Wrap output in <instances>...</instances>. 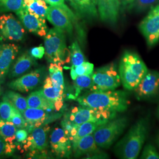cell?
<instances>
[{"instance_id":"1","label":"cell","mask_w":159,"mask_h":159,"mask_svg":"<svg viewBox=\"0 0 159 159\" xmlns=\"http://www.w3.org/2000/svg\"><path fill=\"white\" fill-rule=\"evenodd\" d=\"M77 101L81 106L116 114L125 111L130 105L127 93L125 91H115V90L90 91L78 97Z\"/></svg>"},{"instance_id":"2","label":"cell","mask_w":159,"mask_h":159,"mask_svg":"<svg viewBox=\"0 0 159 159\" xmlns=\"http://www.w3.org/2000/svg\"><path fill=\"white\" fill-rule=\"evenodd\" d=\"M148 119L139 120L116 146V152L120 158L135 159L141 152L148 136Z\"/></svg>"},{"instance_id":"3","label":"cell","mask_w":159,"mask_h":159,"mask_svg":"<svg viewBox=\"0 0 159 159\" xmlns=\"http://www.w3.org/2000/svg\"><path fill=\"white\" fill-rule=\"evenodd\" d=\"M118 68L121 84L127 90H134L148 70L140 56L130 51L123 53Z\"/></svg>"},{"instance_id":"4","label":"cell","mask_w":159,"mask_h":159,"mask_svg":"<svg viewBox=\"0 0 159 159\" xmlns=\"http://www.w3.org/2000/svg\"><path fill=\"white\" fill-rule=\"evenodd\" d=\"M44 46L46 59L50 63L63 64L66 61V54L70 51L64 31L56 27L50 30L44 37Z\"/></svg>"},{"instance_id":"5","label":"cell","mask_w":159,"mask_h":159,"mask_svg":"<svg viewBox=\"0 0 159 159\" xmlns=\"http://www.w3.org/2000/svg\"><path fill=\"white\" fill-rule=\"evenodd\" d=\"M126 117H119L108 120L99 125L93 133V136L98 148H108L123 133L127 125Z\"/></svg>"},{"instance_id":"6","label":"cell","mask_w":159,"mask_h":159,"mask_svg":"<svg viewBox=\"0 0 159 159\" xmlns=\"http://www.w3.org/2000/svg\"><path fill=\"white\" fill-rule=\"evenodd\" d=\"M91 76L93 85L90 91L114 90L121 84L119 68L114 63L97 68Z\"/></svg>"},{"instance_id":"7","label":"cell","mask_w":159,"mask_h":159,"mask_svg":"<svg viewBox=\"0 0 159 159\" xmlns=\"http://www.w3.org/2000/svg\"><path fill=\"white\" fill-rule=\"evenodd\" d=\"M116 116V113L108 111H103L94 108L80 106L75 107L67 114L66 119L68 120L73 125H80L89 121H102L106 123L113 119Z\"/></svg>"},{"instance_id":"8","label":"cell","mask_w":159,"mask_h":159,"mask_svg":"<svg viewBox=\"0 0 159 159\" xmlns=\"http://www.w3.org/2000/svg\"><path fill=\"white\" fill-rule=\"evenodd\" d=\"M46 18L54 27L63 31L65 33H73L72 22L75 21V16L66 4L61 7L49 6Z\"/></svg>"},{"instance_id":"9","label":"cell","mask_w":159,"mask_h":159,"mask_svg":"<svg viewBox=\"0 0 159 159\" xmlns=\"http://www.w3.org/2000/svg\"><path fill=\"white\" fill-rule=\"evenodd\" d=\"M139 29L148 46H155L159 41V4L151 8L139 25Z\"/></svg>"},{"instance_id":"10","label":"cell","mask_w":159,"mask_h":159,"mask_svg":"<svg viewBox=\"0 0 159 159\" xmlns=\"http://www.w3.org/2000/svg\"><path fill=\"white\" fill-rule=\"evenodd\" d=\"M0 33L4 40L20 41L24 37L25 30L13 14H4L0 16Z\"/></svg>"},{"instance_id":"11","label":"cell","mask_w":159,"mask_h":159,"mask_svg":"<svg viewBox=\"0 0 159 159\" xmlns=\"http://www.w3.org/2000/svg\"><path fill=\"white\" fill-rule=\"evenodd\" d=\"M137 98L142 100L154 96L159 91V73L148 70L136 88L133 90Z\"/></svg>"},{"instance_id":"12","label":"cell","mask_w":159,"mask_h":159,"mask_svg":"<svg viewBox=\"0 0 159 159\" xmlns=\"http://www.w3.org/2000/svg\"><path fill=\"white\" fill-rule=\"evenodd\" d=\"M50 144L53 153L60 157H69L73 150L72 142L63 129L56 128L51 133Z\"/></svg>"},{"instance_id":"13","label":"cell","mask_w":159,"mask_h":159,"mask_svg":"<svg viewBox=\"0 0 159 159\" xmlns=\"http://www.w3.org/2000/svg\"><path fill=\"white\" fill-rule=\"evenodd\" d=\"M24 27L29 31L40 37H45L47 32L46 20H42L22 7L16 12Z\"/></svg>"},{"instance_id":"14","label":"cell","mask_w":159,"mask_h":159,"mask_svg":"<svg viewBox=\"0 0 159 159\" xmlns=\"http://www.w3.org/2000/svg\"><path fill=\"white\" fill-rule=\"evenodd\" d=\"M42 73L40 69L35 70L30 73L12 81L8 86L14 90L28 92L35 89L41 83L43 78Z\"/></svg>"},{"instance_id":"15","label":"cell","mask_w":159,"mask_h":159,"mask_svg":"<svg viewBox=\"0 0 159 159\" xmlns=\"http://www.w3.org/2000/svg\"><path fill=\"white\" fill-rule=\"evenodd\" d=\"M18 51V46L14 44L0 45V84L4 82L10 66Z\"/></svg>"},{"instance_id":"16","label":"cell","mask_w":159,"mask_h":159,"mask_svg":"<svg viewBox=\"0 0 159 159\" xmlns=\"http://www.w3.org/2000/svg\"><path fill=\"white\" fill-rule=\"evenodd\" d=\"M97 10L104 22L114 24L119 15L120 0H96Z\"/></svg>"},{"instance_id":"17","label":"cell","mask_w":159,"mask_h":159,"mask_svg":"<svg viewBox=\"0 0 159 159\" xmlns=\"http://www.w3.org/2000/svg\"><path fill=\"white\" fill-rule=\"evenodd\" d=\"M72 146L75 157L98 152V147L95 142L93 133L82 137Z\"/></svg>"},{"instance_id":"18","label":"cell","mask_w":159,"mask_h":159,"mask_svg":"<svg viewBox=\"0 0 159 159\" xmlns=\"http://www.w3.org/2000/svg\"><path fill=\"white\" fill-rule=\"evenodd\" d=\"M103 123H104L102 121H89L80 125H74L69 135L72 145L82 137L93 134L97 128Z\"/></svg>"},{"instance_id":"19","label":"cell","mask_w":159,"mask_h":159,"mask_svg":"<svg viewBox=\"0 0 159 159\" xmlns=\"http://www.w3.org/2000/svg\"><path fill=\"white\" fill-rule=\"evenodd\" d=\"M34 62V58L30 54L27 52L23 53L17 58L12 67L9 74L10 78H14L21 75L31 67Z\"/></svg>"},{"instance_id":"20","label":"cell","mask_w":159,"mask_h":159,"mask_svg":"<svg viewBox=\"0 0 159 159\" xmlns=\"http://www.w3.org/2000/svg\"><path fill=\"white\" fill-rule=\"evenodd\" d=\"M80 14L90 17H97L96 0H67Z\"/></svg>"},{"instance_id":"21","label":"cell","mask_w":159,"mask_h":159,"mask_svg":"<svg viewBox=\"0 0 159 159\" xmlns=\"http://www.w3.org/2000/svg\"><path fill=\"white\" fill-rule=\"evenodd\" d=\"M27 101L29 107L41 108L44 110H51L55 108L54 104L44 96L42 89L31 93L27 98Z\"/></svg>"},{"instance_id":"22","label":"cell","mask_w":159,"mask_h":159,"mask_svg":"<svg viewBox=\"0 0 159 159\" xmlns=\"http://www.w3.org/2000/svg\"><path fill=\"white\" fill-rule=\"evenodd\" d=\"M42 91L46 98L54 104L58 101H63L64 90L54 85L50 76L44 80Z\"/></svg>"},{"instance_id":"23","label":"cell","mask_w":159,"mask_h":159,"mask_svg":"<svg viewBox=\"0 0 159 159\" xmlns=\"http://www.w3.org/2000/svg\"><path fill=\"white\" fill-rule=\"evenodd\" d=\"M23 7L42 20H46L48 6L44 0H23Z\"/></svg>"},{"instance_id":"24","label":"cell","mask_w":159,"mask_h":159,"mask_svg":"<svg viewBox=\"0 0 159 159\" xmlns=\"http://www.w3.org/2000/svg\"><path fill=\"white\" fill-rule=\"evenodd\" d=\"M50 127L42 128L36 127L31 131V134L33 137L32 145L29 148L33 151L34 149L43 151L48 146L47 143V131Z\"/></svg>"},{"instance_id":"25","label":"cell","mask_w":159,"mask_h":159,"mask_svg":"<svg viewBox=\"0 0 159 159\" xmlns=\"http://www.w3.org/2000/svg\"><path fill=\"white\" fill-rule=\"evenodd\" d=\"M22 114L26 121L29 124L32 125L39 121L44 123L46 121L50 119L48 113L41 108L28 107Z\"/></svg>"},{"instance_id":"26","label":"cell","mask_w":159,"mask_h":159,"mask_svg":"<svg viewBox=\"0 0 159 159\" xmlns=\"http://www.w3.org/2000/svg\"><path fill=\"white\" fill-rule=\"evenodd\" d=\"M21 112L17 110L6 96L3 97L2 101L0 102V120L4 121H11L12 119Z\"/></svg>"},{"instance_id":"27","label":"cell","mask_w":159,"mask_h":159,"mask_svg":"<svg viewBox=\"0 0 159 159\" xmlns=\"http://www.w3.org/2000/svg\"><path fill=\"white\" fill-rule=\"evenodd\" d=\"M50 77L54 85L61 89H64V80L63 67L60 63H51L49 68Z\"/></svg>"},{"instance_id":"28","label":"cell","mask_w":159,"mask_h":159,"mask_svg":"<svg viewBox=\"0 0 159 159\" xmlns=\"http://www.w3.org/2000/svg\"><path fill=\"white\" fill-rule=\"evenodd\" d=\"M4 96L21 114L29 107L27 99L18 93L13 91H7Z\"/></svg>"},{"instance_id":"29","label":"cell","mask_w":159,"mask_h":159,"mask_svg":"<svg viewBox=\"0 0 159 159\" xmlns=\"http://www.w3.org/2000/svg\"><path fill=\"white\" fill-rule=\"evenodd\" d=\"M93 85V79L91 75H82L78 76L74 80V87L75 89L74 99L77 98L81 91L86 89H90Z\"/></svg>"},{"instance_id":"30","label":"cell","mask_w":159,"mask_h":159,"mask_svg":"<svg viewBox=\"0 0 159 159\" xmlns=\"http://www.w3.org/2000/svg\"><path fill=\"white\" fill-rule=\"evenodd\" d=\"M94 71L93 64L85 61L79 66H74L71 67L70 75L72 79H75L78 76L82 75H91Z\"/></svg>"},{"instance_id":"31","label":"cell","mask_w":159,"mask_h":159,"mask_svg":"<svg viewBox=\"0 0 159 159\" xmlns=\"http://www.w3.org/2000/svg\"><path fill=\"white\" fill-rule=\"evenodd\" d=\"M70 52L72 66H79L85 62V57L77 41H75L70 47Z\"/></svg>"},{"instance_id":"32","label":"cell","mask_w":159,"mask_h":159,"mask_svg":"<svg viewBox=\"0 0 159 159\" xmlns=\"http://www.w3.org/2000/svg\"><path fill=\"white\" fill-rule=\"evenodd\" d=\"M23 0H0V13L18 11L23 7Z\"/></svg>"},{"instance_id":"33","label":"cell","mask_w":159,"mask_h":159,"mask_svg":"<svg viewBox=\"0 0 159 159\" xmlns=\"http://www.w3.org/2000/svg\"><path fill=\"white\" fill-rule=\"evenodd\" d=\"M159 0H134L130 6L137 11H143L157 4Z\"/></svg>"},{"instance_id":"34","label":"cell","mask_w":159,"mask_h":159,"mask_svg":"<svg viewBox=\"0 0 159 159\" xmlns=\"http://www.w3.org/2000/svg\"><path fill=\"white\" fill-rule=\"evenodd\" d=\"M141 159H159V154L153 145L148 144L144 148Z\"/></svg>"},{"instance_id":"35","label":"cell","mask_w":159,"mask_h":159,"mask_svg":"<svg viewBox=\"0 0 159 159\" xmlns=\"http://www.w3.org/2000/svg\"><path fill=\"white\" fill-rule=\"evenodd\" d=\"M17 131V127L15 125H11L6 123L2 127H0V137L2 138L4 140L10 137L16 135Z\"/></svg>"},{"instance_id":"36","label":"cell","mask_w":159,"mask_h":159,"mask_svg":"<svg viewBox=\"0 0 159 159\" xmlns=\"http://www.w3.org/2000/svg\"><path fill=\"white\" fill-rule=\"evenodd\" d=\"M11 121L13 122L15 126L18 129L26 128L29 125V123L26 121V120H25L24 117H23V114L21 113L16 115L12 119Z\"/></svg>"},{"instance_id":"37","label":"cell","mask_w":159,"mask_h":159,"mask_svg":"<svg viewBox=\"0 0 159 159\" xmlns=\"http://www.w3.org/2000/svg\"><path fill=\"white\" fill-rule=\"evenodd\" d=\"M30 54L35 59H41L45 54V48L41 46L33 47L31 49Z\"/></svg>"},{"instance_id":"38","label":"cell","mask_w":159,"mask_h":159,"mask_svg":"<svg viewBox=\"0 0 159 159\" xmlns=\"http://www.w3.org/2000/svg\"><path fill=\"white\" fill-rule=\"evenodd\" d=\"M28 132L24 129L17 130L16 133V136L17 142H22L24 140L27 139L28 137Z\"/></svg>"},{"instance_id":"39","label":"cell","mask_w":159,"mask_h":159,"mask_svg":"<svg viewBox=\"0 0 159 159\" xmlns=\"http://www.w3.org/2000/svg\"><path fill=\"white\" fill-rule=\"evenodd\" d=\"M47 4L52 6H61L65 5V0H44Z\"/></svg>"},{"instance_id":"40","label":"cell","mask_w":159,"mask_h":159,"mask_svg":"<svg viewBox=\"0 0 159 159\" xmlns=\"http://www.w3.org/2000/svg\"><path fill=\"white\" fill-rule=\"evenodd\" d=\"M6 142L4 140L0 137V156L5 154V148H6Z\"/></svg>"},{"instance_id":"41","label":"cell","mask_w":159,"mask_h":159,"mask_svg":"<svg viewBox=\"0 0 159 159\" xmlns=\"http://www.w3.org/2000/svg\"><path fill=\"white\" fill-rule=\"evenodd\" d=\"M12 152V149L10 147V144L8 143V142H7V143L6 144L5 154H10Z\"/></svg>"},{"instance_id":"42","label":"cell","mask_w":159,"mask_h":159,"mask_svg":"<svg viewBox=\"0 0 159 159\" xmlns=\"http://www.w3.org/2000/svg\"><path fill=\"white\" fill-rule=\"evenodd\" d=\"M134 0H122V3L125 5H130Z\"/></svg>"},{"instance_id":"43","label":"cell","mask_w":159,"mask_h":159,"mask_svg":"<svg viewBox=\"0 0 159 159\" xmlns=\"http://www.w3.org/2000/svg\"><path fill=\"white\" fill-rule=\"evenodd\" d=\"M24 148H25V150L26 151H27V150H28V148H29V146H28L27 144H25V145L24 146Z\"/></svg>"},{"instance_id":"44","label":"cell","mask_w":159,"mask_h":159,"mask_svg":"<svg viewBox=\"0 0 159 159\" xmlns=\"http://www.w3.org/2000/svg\"><path fill=\"white\" fill-rule=\"evenodd\" d=\"M17 148L19 150H21V146H20V145H18L17 146Z\"/></svg>"},{"instance_id":"45","label":"cell","mask_w":159,"mask_h":159,"mask_svg":"<svg viewBox=\"0 0 159 159\" xmlns=\"http://www.w3.org/2000/svg\"><path fill=\"white\" fill-rule=\"evenodd\" d=\"M157 115H158L159 117V108H158V110H157Z\"/></svg>"},{"instance_id":"46","label":"cell","mask_w":159,"mask_h":159,"mask_svg":"<svg viewBox=\"0 0 159 159\" xmlns=\"http://www.w3.org/2000/svg\"><path fill=\"white\" fill-rule=\"evenodd\" d=\"M1 94V86H0V95Z\"/></svg>"},{"instance_id":"47","label":"cell","mask_w":159,"mask_h":159,"mask_svg":"<svg viewBox=\"0 0 159 159\" xmlns=\"http://www.w3.org/2000/svg\"><path fill=\"white\" fill-rule=\"evenodd\" d=\"M24 150H21V153H24Z\"/></svg>"},{"instance_id":"48","label":"cell","mask_w":159,"mask_h":159,"mask_svg":"<svg viewBox=\"0 0 159 159\" xmlns=\"http://www.w3.org/2000/svg\"><path fill=\"white\" fill-rule=\"evenodd\" d=\"M158 143H159V138H158Z\"/></svg>"}]
</instances>
